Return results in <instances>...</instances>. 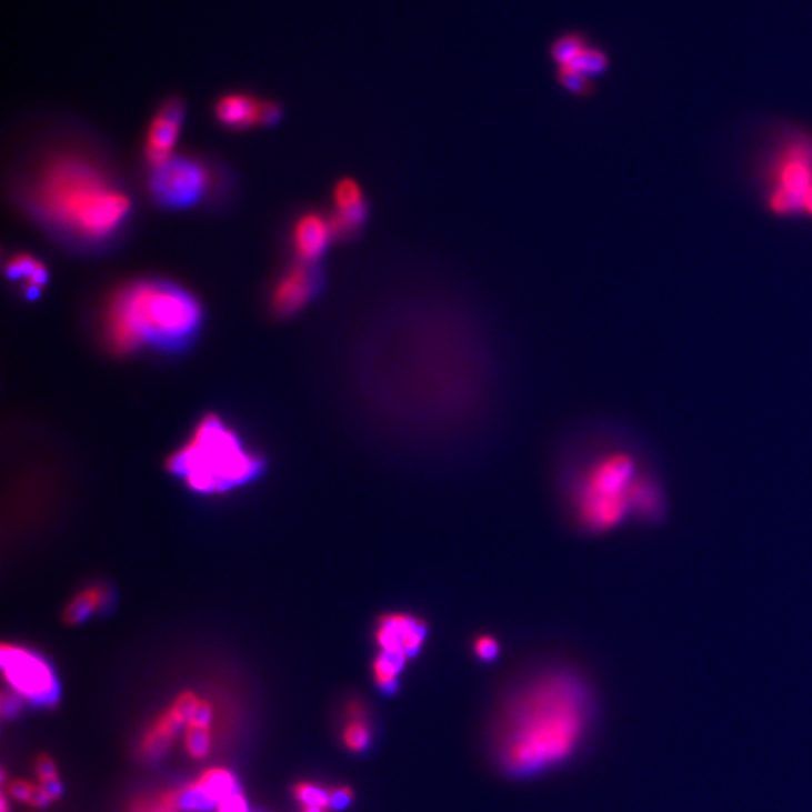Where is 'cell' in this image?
<instances>
[{"mask_svg":"<svg viewBox=\"0 0 812 812\" xmlns=\"http://www.w3.org/2000/svg\"><path fill=\"white\" fill-rule=\"evenodd\" d=\"M407 663L408 659L401 654L378 652L372 663L373 680H375L377 686L387 694L397 691L399 675L402 674Z\"/></svg>","mask_w":812,"mask_h":812,"instance_id":"d6986e66","label":"cell"},{"mask_svg":"<svg viewBox=\"0 0 812 812\" xmlns=\"http://www.w3.org/2000/svg\"><path fill=\"white\" fill-rule=\"evenodd\" d=\"M751 173L773 219L812 223V130L793 122L771 127L752 157Z\"/></svg>","mask_w":812,"mask_h":812,"instance_id":"5b68a950","label":"cell"},{"mask_svg":"<svg viewBox=\"0 0 812 812\" xmlns=\"http://www.w3.org/2000/svg\"><path fill=\"white\" fill-rule=\"evenodd\" d=\"M215 117L231 129H249L275 124L282 117V108L275 101H262L248 92H229L217 101Z\"/></svg>","mask_w":812,"mask_h":812,"instance_id":"8fae6325","label":"cell"},{"mask_svg":"<svg viewBox=\"0 0 812 812\" xmlns=\"http://www.w3.org/2000/svg\"><path fill=\"white\" fill-rule=\"evenodd\" d=\"M330 217L319 212H308L300 217L292 233L293 250L301 262H317L333 240Z\"/></svg>","mask_w":812,"mask_h":812,"instance_id":"2e32d148","label":"cell"},{"mask_svg":"<svg viewBox=\"0 0 812 812\" xmlns=\"http://www.w3.org/2000/svg\"><path fill=\"white\" fill-rule=\"evenodd\" d=\"M0 812H10V803H8L6 794L0 796Z\"/></svg>","mask_w":812,"mask_h":812,"instance_id":"836d02e7","label":"cell"},{"mask_svg":"<svg viewBox=\"0 0 812 812\" xmlns=\"http://www.w3.org/2000/svg\"><path fill=\"white\" fill-rule=\"evenodd\" d=\"M0 662L3 679L21 700L47 708L58 704V678L44 656L24 645L3 644Z\"/></svg>","mask_w":812,"mask_h":812,"instance_id":"52a82bcc","label":"cell"},{"mask_svg":"<svg viewBox=\"0 0 812 812\" xmlns=\"http://www.w3.org/2000/svg\"><path fill=\"white\" fill-rule=\"evenodd\" d=\"M201 699L194 691L180 692L144 730L138 743L139 755L144 760L163 756L177 741L180 731L186 729Z\"/></svg>","mask_w":812,"mask_h":812,"instance_id":"9c48e42d","label":"cell"},{"mask_svg":"<svg viewBox=\"0 0 812 812\" xmlns=\"http://www.w3.org/2000/svg\"><path fill=\"white\" fill-rule=\"evenodd\" d=\"M2 785L14 801L24 802L28 805H31L32 799L36 796L38 790V785L29 781H7L6 772H2Z\"/></svg>","mask_w":812,"mask_h":812,"instance_id":"4316f807","label":"cell"},{"mask_svg":"<svg viewBox=\"0 0 812 812\" xmlns=\"http://www.w3.org/2000/svg\"><path fill=\"white\" fill-rule=\"evenodd\" d=\"M571 67L584 72L590 79H594L605 74L608 68H610V58L601 47L590 44Z\"/></svg>","mask_w":812,"mask_h":812,"instance_id":"603a6c76","label":"cell"},{"mask_svg":"<svg viewBox=\"0 0 812 812\" xmlns=\"http://www.w3.org/2000/svg\"><path fill=\"white\" fill-rule=\"evenodd\" d=\"M475 656L480 661L492 662L495 661L500 653V643L491 635H479L474 640L473 644Z\"/></svg>","mask_w":812,"mask_h":812,"instance_id":"83f0119b","label":"cell"},{"mask_svg":"<svg viewBox=\"0 0 812 812\" xmlns=\"http://www.w3.org/2000/svg\"><path fill=\"white\" fill-rule=\"evenodd\" d=\"M372 742V730L368 718H352L342 730V743L348 751L364 752Z\"/></svg>","mask_w":812,"mask_h":812,"instance_id":"7402d4cb","label":"cell"},{"mask_svg":"<svg viewBox=\"0 0 812 812\" xmlns=\"http://www.w3.org/2000/svg\"><path fill=\"white\" fill-rule=\"evenodd\" d=\"M202 322V308L177 284L147 280L122 289L110 303L106 334L117 352L152 344L180 348Z\"/></svg>","mask_w":812,"mask_h":812,"instance_id":"277c9868","label":"cell"},{"mask_svg":"<svg viewBox=\"0 0 812 812\" xmlns=\"http://www.w3.org/2000/svg\"><path fill=\"white\" fill-rule=\"evenodd\" d=\"M292 794L303 806L321 808V810L331 808L330 790L317 784V782H297L293 785Z\"/></svg>","mask_w":812,"mask_h":812,"instance_id":"cb8c5ba5","label":"cell"},{"mask_svg":"<svg viewBox=\"0 0 812 812\" xmlns=\"http://www.w3.org/2000/svg\"><path fill=\"white\" fill-rule=\"evenodd\" d=\"M208 187V173L198 161L172 157L152 168L150 191L160 205L180 210L201 201Z\"/></svg>","mask_w":812,"mask_h":812,"instance_id":"ba28073f","label":"cell"},{"mask_svg":"<svg viewBox=\"0 0 812 812\" xmlns=\"http://www.w3.org/2000/svg\"><path fill=\"white\" fill-rule=\"evenodd\" d=\"M7 274L10 275L11 280H21V282L27 283V292L31 297H37L40 293V288L44 287L47 278H49L44 263L37 261L36 258L28 257V254L12 258L8 262Z\"/></svg>","mask_w":812,"mask_h":812,"instance_id":"ac0fdd59","label":"cell"},{"mask_svg":"<svg viewBox=\"0 0 812 812\" xmlns=\"http://www.w3.org/2000/svg\"><path fill=\"white\" fill-rule=\"evenodd\" d=\"M573 517L590 533H608L636 520L648 524L669 504L659 471L633 442L594 445L568 483Z\"/></svg>","mask_w":812,"mask_h":812,"instance_id":"7a4b0ae2","label":"cell"},{"mask_svg":"<svg viewBox=\"0 0 812 812\" xmlns=\"http://www.w3.org/2000/svg\"><path fill=\"white\" fill-rule=\"evenodd\" d=\"M212 746H214V730H212V726L186 725L184 748L191 759H207Z\"/></svg>","mask_w":812,"mask_h":812,"instance_id":"44dd1931","label":"cell"},{"mask_svg":"<svg viewBox=\"0 0 812 812\" xmlns=\"http://www.w3.org/2000/svg\"><path fill=\"white\" fill-rule=\"evenodd\" d=\"M301 812H327V810H321V808L303 806L301 808Z\"/></svg>","mask_w":812,"mask_h":812,"instance_id":"e575fe53","label":"cell"},{"mask_svg":"<svg viewBox=\"0 0 812 812\" xmlns=\"http://www.w3.org/2000/svg\"><path fill=\"white\" fill-rule=\"evenodd\" d=\"M184 103L180 98H169L152 118L147 133V159L152 168L172 159V151L180 138Z\"/></svg>","mask_w":812,"mask_h":812,"instance_id":"7c38bea8","label":"cell"},{"mask_svg":"<svg viewBox=\"0 0 812 812\" xmlns=\"http://www.w3.org/2000/svg\"><path fill=\"white\" fill-rule=\"evenodd\" d=\"M40 785L42 786V790H44V792L47 793V796L50 798V801H58V799L62 796V784L59 778H54V780L46 782H40Z\"/></svg>","mask_w":812,"mask_h":812,"instance_id":"d6a6232c","label":"cell"},{"mask_svg":"<svg viewBox=\"0 0 812 812\" xmlns=\"http://www.w3.org/2000/svg\"><path fill=\"white\" fill-rule=\"evenodd\" d=\"M215 812H249V803L245 801L244 794L238 790L231 796L223 799L217 805Z\"/></svg>","mask_w":812,"mask_h":812,"instance_id":"f546056e","label":"cell"},{"mask_svg":"<svg viewBox=\"0 0 812 812\" xmlns=\"http://www.w3.org/2000/svg\"><path fill=\"white\" fill-rule=\"evenodd\" d=\"M557 80L561 88L577 97H590L594 92L593 79L573 67L557 68Z\"/></svg>","mask_w":812,"mask_h":812,"instance_id":"d4e9b609","label":"cell"},{"mask_svg":"<svg viewBox=\"0 0 812 812\" xmlns=\"http://www.w3.org/2000/svg\"><path fill=\"white\" fill-rule=\"evenodd\" d=\"M334 214L330 215L333 237L350 238L359 232L368 217L363 187L354 178H342L333 190Z\"/></svg>","mask_w":812,"mask_h":812,"instance_id":"5bb4252c","label":"cell"},{"mask_svg":"<svg viewBox=\"0 0 812 812\" xmlns=\"http://www.w3.org/2000/svg\"><path fill=\"white\" fill-rule=\"evenodd\" d=\"M352 801H354V793H352L350 786L340 785L330 790V802L333 810H344V808L350 806Z\"/></svg>","mask_w":812,"mask_h":812,"instance_id":"1f68e13d","label":"cell"},{"mask_svg":"<svg viewBox=\"0 0 812 812\" xmlns=\"http://www.w3.org/2000/svg\"><path fill=\"white\" fill-rule=\"evenodd\" d=\"M113 593L108 584L96 582L82 587L71 601L67 603L63 619L68 623L79 624L100 615L112 603Z\"/></svg>","mask_w":812,"mask_h":812,"instance_id":"e0dca14e","label":"cell"},{"mask_svg":"<svg viewBox=\"0 0 812 812\" xmlns=\"http://www.w3.org/2000/svg\"><path fill=\"white\" fill-rule=\"evenodd\" d=\"M38 214L87 241L104 240L130 214L131 202L93 164L62 157L42 169L32 191Z\"/></svg>","mask_w":812,"mask_h":812,"instance_id":"3957f363","label":"cell"},{"mask_svg":"<svg viewBox=\"0 0 812 812\" xmlns=\"http://www.w3.org/2000/svg\"><path fill=\"white\" fill-rule=\"evenodd\" d=\"M428 632L427 622L411 612H387L377 620L373 641L380 652L401 654L410 661L422 652Z\"/></svg>","mask_w":812,"mask_h":812,"instance_id":"30bf717a","label":"cell"},{"mask_svg":"<svg viewBox=\"0 0 812 812\" xmlns=\"http://www.w3.org/2000/svg\"><path fill=\"white\" fill-rule=\"evenodd\" d=\"M36 771L38 781L46 782L59 778L57 764L52 760V756L40 755L37 759Z\"/></svg>","mask_w":812,"mask_h":812,"instance_id":"4dcf8cb0","label":"cell"},{"mask_svg":"<svg viewBox=\"0 0 812 812\" xmlns=\"http://www.w3.org/2000/svg\"><path fill=\"white\" fill-rule=\"evenodd\" d=\"M589 46L590 40L585 33L578 31L564 32L551 42L550 57L557 68L571 67Z\"/></svg>","mask_w":812,"mask_h":812,"instance_id":"ffe728a7","label":"cell"},{"mask_svg":"<svg viewBox=\"0 0 812 812\" xmlns=\"http://www.w3.org/2000/svg\"><path fill=\"white\" fill-rule=\"evenodd\" d=\"M238 792L237 778L223 768H211L198 780L182 785V812H207L214 810L223 799Z\"/></svg>","mask_w":812,"mask_h":812,"instance_id":"4fadbf2b","label":"cell"},{"mask_svg":"<svg viewBox=\"0 0 812 812\" xmlns=\"http://www.w3.org/2000/svg\"><path fill=\"white\" fill-rule=\"evenodd\" d=\"M590 692L580 675L551 669L510 696L495 734L501 766L512 775L547 771L573 754L589 722Z\"/></svg>","mask_w":812,"mask_h":812,"instance_id":"6da1fadb","label":"cell"},{"mask_svg":"<svg viewBox=\"0 0 812 812\" xmlns=\"http://www.w3.org/2000/svg\"><path fill=\"white\" fill-rule=\"evenodd\" d=\"M23 708V700L14 692L6 691L2 694V701H0V712H2L3 720H12L21 712Z\"/></svg>","mask_w":812,"mask_h":812,"instance_id":"f1b7e54d","label":"cell"},{"mask_svg":"<svg viewBox=\"0 0 812 812\" xmlns=\"http://www.w3.org/2000/svg\"><path fill=\"white\" fill-rule=\"evenodd\" d=\"M169 471L196 494L220 495L252 482L261 458L219 415L203 417L169 458Z\"/></svg>","mask_w":812,"mask_h":812,"instance_id":"8992f818","label":"cell"},{"mask_svg":"<svg viewBox=\"0 0 812 812\" xmlns=\"http://www.w3.org/2000/svg\"><path fill=\"white\" fill-rule=\"evenodd\" d=\"M127 812H182L176 808L169 806L168 803L160 798V793L142 794V796L131 801Z\"/></svg>","mask_w":812,"mask_h":812,"instance_id":"484cf974","label":"cell"},{"mask_svg":"<svg viewBox=\"0 0 812 812\" xmlns=\"http://www.w3.org/2000/svg\"><path fill=\"white\" fill-rule=\"evenodd\" d=\"M319 275L313 263L301 262L280 278L273 292V305L280 314H292L303 309L319 287Z\"/></svg>","mask_w":812,"mask_h":812,"instance_id":"9a60e30c","label":"cell"}]
</instances>
